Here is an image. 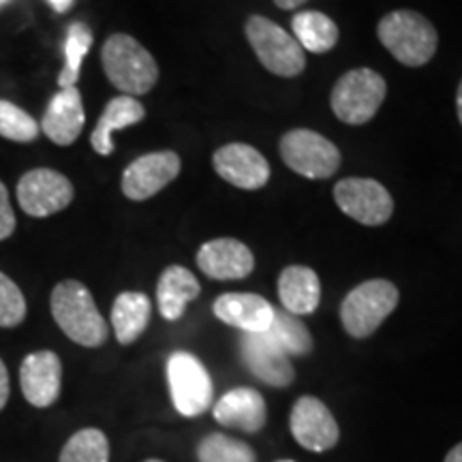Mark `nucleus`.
<instances>
[{
	"label": "nucleus",
	"instance_id": "1",
	"mask_svg": "<svg viewBox=\"0 0 462 462\" xmlns=\"http://www.w3.org/2000/svg\"><path fill=\"white\" fill-rule=\"evenodd\" d=\"M51 317L65 337L82 346H101L107 340V323L97 309L90 289L79 281L58 282L50 298Z\"/></svg>",
	"mask_w": 462,
	"mask_h": 462
},
{
	"label": "nucleus",
	"instance_id": "2",
	"mask_svg": "<svg viewBox=\"0 0 462 462\" xmlns=\"http://www.w3.org/2000/svg\"><path fill=\"white\" fill-rule=\"evenodd\" d=\"M101 62L107 79L123 95H146L159 79V65L154 56L129 34H112L103 43Z\"/></svg>",
	"mask_w": 462,
	"mask_h": 462
},
{
	"label": "nucleus",
	"instance_id": "3",
	"mask_svg": "<svg viewBox=\"0 0 462 462\" xmlns=\"http://www.w3.org/2000/svg\"><path fill=\"white\" fill-rule=\"evenodd\" d=\"M377 34L385 50L407 67L426 65L435 56L439 43L435 26L421 14L409 9L392 11L381 17Z\"/></svg>",
	"mask_w": 462,
	"mask_h": 462
},
{
	"label": "nucleus",
	"instance_id": "4",
	"mask_svg": "<svg viewBox=\"0 0 462 462\" xmlns=\"http://www.w3.org/2000/svg\"><path fill=\"white\" fill-rule=\"evenodd\" d=\"M398 298L401 293L396 285L385 279H373L354 287L340 304L345 332L354 338H368L394 313Z\"/></svg>",
	"mask_w": 462,
	"mask_h": 462
},
{
	"label": "nucleus",
	"instance_id": "5",
	"mask_svg": "<svg viewBox=\"0 0 462 462\" xmlns=\"http://www.w3.org/2000/svg\"><path fill=\"white\" fill-rule=\"evenodd\" d=\"M246 37L259 62L270 73L281 78H296L304 71L306 58L296 37L263 15H253L246 22Z\"/></svg>",
	"mask_w": 462,
	"mask_h": 462
},
{
	"label": "nucleus",
	"instance_id": "6",
	"mask_svg": "<svg viewBox=\"0 0 462 462\" xmlns=\"http://www.w3.org/2000/svg\"><path fill=\"white\" fill-rule=\"evenodd\" d=\"M385 99V79L373 69H354L332 90V109L346 125H364L374 118Z\"/></svg>",
	"mask_w": 462,
	"mask_h": 462
},
{
	"label": "nucleus",
	"instance_id": "7",
	"mask_svg": "<svg viewBox=\"0 0 462 462\" xmlns=\"http://www.w3.org/2000/svg\"><path fill=\"white\" fill-rule=\"evenodd\" d=\"M167 383L171 402L184 418H198L212 404V379L199 357L176 351L167 360Z\"/></svg>",
	"mask_w": 462,
	"mask_h": 462
},
{
	"label": "nucleus",
	"instance_id": "8",
	"mask_svg": "<svg viewBox=\"0 0 462 462\" xmlns=\"http://www.w3.org/2000/svg\"><path fill=\"white\" fill-rule=\"evenodd\" d=\"M281 157L289 170L310 180H323L337 173L340 152L330 140L309 129L289 131L281 140Z\"/></svg>",
	"mask_w": 462,
	"mask_h": 462
},
{
	"label": "nucleus",
	"instance_id": "9",
	"mask_svg": "<svg viewBox=\"0 0 462 462\" xmlns=\"http://www.w3.org/2000/svg\"><path fill=\"white\" fill-rule=\"evenodd\" d=\"M73 201V184L65 173L34 167L17 182V204L28 217L48 218Z\"/></svg>",
	"mask_w": 462,
	"mask_h": 462
},
{
	"label": "nucleus",
	"instance_id": "10",
	"mask_svg": "<svg viewBox=\"0 0 462 462\" xmlns=\"http://www.w3.org/2000/svg\"><path fill=\"white\" fill-rule=\"evenodd\" d=\"M334 199L346 217L362 225H383L394 212L390 190L371 178H345L334 187Z\"/></svg>",
	"mask_w": 462,
	"mask_h": 462
},
{
	"label": "nucleus",
	"instance_id": "11",
	"mask_svg": "<svg viewBox=\"0 0 462 462\" xmlns=\"http://www.w3.org/2000/svg\"><path fill=\"white\" fill-rule=\"evenodd\" d=\"M289 430L300 446L315 454L332 449L340 439L337 418L328 404L315 396L298 398L289 415Z\"/></svg>",
	"mask_w": 462,
	"mask_h": 462
},
{
	"label": "nucleus",
	"instance_id": "12",
	"mask_svg": "<svg viewBox=\"0 0 462 462\" xmlns=\"http://www.w3.org/2000/svg\"><path fill=\"white\" fill-rule=\"evenodd\" d=\"M180 157L171 150L135 159L123 173V193L131 201H146L163 190L180 173Z\"/></svg>",
	"mask_w": 462,
	"mask_h": 462
},
{
	"label": "nucleus",
	"instance_id": "13",
	"mask_svg": "<svg viewBox=\"0 0 462 462\" xmlns=\"http://www.w3.org/2000/svg\"><path fill=\"white\" fill-rule=\"evenodd\" d=\"M242 362L262 383L273 385V388H287L296 379L289 356L281 351L268 334H245L240 343Z\"/></svg>",
	"mask_w": 462,
	"mask_h": 462
},
{
	"label": "nucleus",
	"instance_id": "14",
	"mask_svg": "<svg viewBox=\"0 0 462 462\" xmlns=\"http://www.w3.org/2000/svg\"><path fill=\"white\" fill-rule=\"evenodd\" d=\"M212 161L218 176L238 189L255 190L270 180L268 161L248 143H227L217 150Z\"/></svg>",
	"mask_w": 462,
	"mask_h": 462
},
{
	"label": "nucleus",
	"instance_id": "15",
	"mask_svg": "<svg viewBox=\"0 0 462 462\" xmlns=\"http://www.w3.org/2000/svg\"><path fill=\"white\" fill-rule=\"evenodd\" d=\"M20 383L24 398L32 407H51L60 396L62 362L54 351H34L26 356L20 368Z\"/></svg>",
	"mask_w": 462,
	"mask_h": 462
},
{
	"label": "nucleus",
	"instance_id": "16",
	"mask_svg": "<svg viewBox=\"0 0 462 462\" xmlns=\"http://www.w3.org/2000/svg\"><path fill=\"white\" fill-rule=\"evenodd\" d=\"M198 265L201 273L215 281H240L253 273L255 257L240 240L217 238L201 245Z\"/></svg>",
	"mask_w": 462,
	"mask_h": 462
},
{
	"label": "nucleus",
	"instance_id": "17",
	"mask_svg": "<svg viewBox=\"0 0 462 462\" xmlns=\"http://www.w3.org/2000/svg\"><path fill=\"white\" fill-rule=\"evenodd\" d=\"M84 123L86 114L82 92L78 90V86H73V88H62L51 97L50 106L43 114L42 131L56 146H71L82 135Z\"/></svg>",
	"mask_w": 462,
	"mask_h": 462
},
{
	"label": "nucleus",
	"instance_id": "18",
	"mask_svg": "<svg viewBox=\"0 0 462 462\" xmlns=\"http://www.w3.org/2000/svg\"><path fill=\"white\" fill-rule=\"evenodd\" d=\"M212 310L217 319L245 334L265 332L274 317V306L257 293H223L215 300Z\"/></svg>",
	"mask_w": 462,
	"mask_h": 462
},
{
	"label": "nucleus",
	"instance_id": "19",
	"mask_svg": "<svg viewBox=\"0 0 462 462\" xmlns=\"http://www.w3.org/2000/svg\"><path fill=\"white\" fill-rule=\"evenodd\" d=\"M212 415L221 426L245 430L248 435L259 432L268 420L263 396L253 388H234L218 398Z\"/></svg>",
	"mask_w": 462,
	"mask_h": 462
},
{
	"label": "nucleus",
	"instance_id": "20",
	"mask_svg": "<svg viewBox=\"0 0 462 462\" xmlns=\"http://www.w3.org/2000/svg\"><path fill=\"white\" fill-rule=\"evenodd\" d=\"M279 298L291 315H313L321 302V282L313 268L289 265L279 276Z\"/></svg>",
	"mask_w": 462,
	"mask_h": 462
},
{
	"label": "nucleus",
	"instance_id": "21",
	"mask_svg": "<svg viewBox=\"0 0 462 462\" xmlns=\"http://www.w3.org/2000/svg\"><path fill=\"white\" fill-rule=\"evenodd\" d=\"M201 293L199 281L190 270L182 265H170L161 274L157 285L159 313L167 321H178L187 310L189 302H193Z\"/></svg>",
	"mask_w": 462,
	"mask_h": 462
},
{
	"label": "nucleus",
	"instance_id": "22",
	"mask_svg": "<svg viewBox=\"0 0 462 462\" xmlns=\"http://www.w3.org/2000/svg\"><path fill=\"white\" fill-rule=\"evenodd\" d=\"M146 118V109L135 97L123 95L116 97L107 103V107L103 109L99 123H97L95 131L90 135V143L95 148L97 154L101 157H109L114 152V142L112 135L116 131H123L126 126L142 123Z\"/></svg>",
	"mask_w": 462,
	"mask_h": 462
},
{
	"label": "nucleus",
	"instance_id": "23",
	"mask_svg": "<svg viewBox=\"0 0 462 462\" xmlns=\"http://www.w3.org/2000/svg\"><path fill=\"white\" fill-rule=\"evenodd\" d=\"M152 315V302L142 291H123L114 300L112 326L120 345H131L142 337Z\"/></svg>",
	"mask_w": 462,
	"mask_h": 462
},
{
	"label": "nucleus",
	"instance_id": "24",
	"mask_svg": "<svg viewBox=\"0 0 462 462\" xmlns=\"http://www.w3.org/2000/svg\"><path fill=\"white\" fill-rule=\"evenodd\" d=\"M291 26L300 48L313 54H326L338 42V26L319 11H300L293 15Z\"/></svg>",
	"mask_w": 462,
	"mask_h": 462
},
{
	"label": "nucleus",
	"instance_id": "25",
	"mask_svg": "<svg viewBox=\"0 0 462 462\" xmlns=\"http://www.w3.org/2000/svg\"><path fill=\"white\" fill-rule=\"evenodd\" d=\"M265 334L281 346L285 356L304 357L313 351V337H310L309 328L296 315L287 313V310L274 309L273 323H270Z\"/></svg>",
	"mask_w": 462,
	"mask_h": 462
},
{
	"label": "nucleus",
	"instance_id": "26",
	"mask_svg": "<svg viewBox=\"0 0 462 462\" xmlns=\"http://www.w3.org/2000/svg\"><path fill=\"white\" fill-rule=\"evenodd\" d=\"M92 48V32L82 22H73L67 31L65 39V67L58 75V86L62 88H73L78 84L79 73H82V62Z\"/></svg>",
	"mask_w": 462,
	"mask_h": 462
},
{
	"label": "nucleus",
	"instance_id": "27",
	"mask_svg": "<svg viewBox=\"0 0 462 462\" xmlns=\"http://www.w3.org/2000/svg\"><path fill=\"white\" fill-rule=\"evenodd\" d=\"M199 462H257V454L248 443L225 432H210L198 446Z\"/></svg>",
	"mask_w": 462,
	"mask_h": 462
},
{
	"label": "nucleus",
	"instance_id": "28",
	"mask_svg": "<svg viewBox=\"0 0 462 462\" xmlns=\"http://www.w3.org/2000/svg\"><path fill=\"white\" fill-rule=\"evenodd\" d=\"M60 462H109V441L99 429L78 430L60 452Z\"/></svg>",
	"mask_w": 462,
	"mask_h": 462
},
{
	"label": "nucleus",
	"instance_id": "29",
	"mask_svg": "<svg viewBox=\"0 0 462 462\" xmlns=\"http://www.w3.org/2000/svg\"><path fill=\"white\" fill-rule=\"evenodd\" d=\"M39 123L15 103L0 99V137L17 143H31L39 137Z\"/></svg>",
	"mask_w": 462,
	"mask_h": 462
},
{
	"label": "nucleus",
	"instance_id": "30",
	"mask_svg": "<svg viewBox=\"0 0 462 462\" xmlns=\"http://www.w3.org/2000/svg\"><path fill=\"white\" fill-rule=\"evenodd\" d=\"M26 319V300L22 289L0 273V328H15Z\"/></svg>",
	"mask_w": 462,
	"mask_h": 462
},
{
	"label": "nucleus",
	"instance_id": "31",
	"mask_svg": "<svg viewBox=\"0 0 462 462\" xmlns=\"http://www.w3.org/2000/svg\"><path fill=\"white\" fill-rule=\"evenodd\" d=\"M15 231V212L11 208L7 187L0 182V240L11 238V234Z\"/></svg>",
	"mask_w": 462,
	"mask_h": 462
},
{
	"label": "nucleus",
	"instance_id": "32",
	"mask_svg": "<svg viewBox=\"0 0 462 462\" xmlns=\"http://www.w3.org/2000/svg\"><path fill=\"white\" fill-rule=\"evenodd\" d=\"M9 401V371L5 366V362L0 360V411L5 409V404Z\"/></svg>",
	"mask_w": 462,
	"mask_h": 462
},
{
	"label": "nucleus",
	"instance_id": "33",
	"mask_svg": "<svg viewBox=\"0 0 462 462\" xmlns=\"http://www.w3.org/2000/svg\"><path fill=\"white\" fill-rule=\"evenodd\" d=\"M304 3H309V0H274L276 7H279V9H285V11H291V9L302 7Z\"/></svg>",
	"mask_w": 462,
	"mask_h": 462
},
{
	"label": "nucleus",
	"instance_id": "34",
	"mask_svg": "<svg viewBox=\"0 0 462 462\" xmlns=\"http://www.w3.org/2000/svg\"><path fill=\"white\" fill-rule=\"evenodd\" d=\"M443 462H462V441L458 443V446H454L452 449H449L446 460Z\"/></svg>",
	"mask_w": 462,
	"mask_h": 462
},
{
	"label": "nucleus",
	"instance_id": "35",
	"mask_svg": "<svg viewBox=\"0 0 462 462\" xmlns=\"http://www.w3.org/2000/svg\"><path fill=\"white\" fill-rule=\"evenodd\" d=\"M48 3L58 11V14H65V11L71 9L73 0H48Z\"/></svg>",
	"mask_w": 462,
	"mask_h": 462
},
{
	"label": "nucleus",
	"instance_id": "36",
	"mask_svg": "<svg viewBox=\"0 0 462 462\" xmlns=\"http://www.w3.org/2000/svg\"><path fill=\"white\" fill-rule=\"evenodd\" d=\"M456 107H458V120L462 125V82L458 86V95H456Z\"/></svg>",
	"mask_w": 462,
	"mask_h": 462
},
{
	"label": "nucleus",
	"instance_id": "37",
	"mask_svg": "<svg viewBox=\"0 0 462 462\" xmlns=\"http://www.w3.org/2000/svg\"><path fill=\"white\" fill-rule=\"evenodd\" d=\"M143 462H163V460H159V458H150V460H143Z\"/></svg>",
	"mask_w": 462,
	"mask_h": 462
},
{
	"label": "nucleus",
	"instance_id": "38",
	"mask_svg": "<svg viewBox=\"0 0 462 462\" xmlns=\"http://www.w3.org/2000/svg\"><path fill=\"white\" fill-rule=\"evenodd\" d=\"M7 3H9V0H0V7H5Z\"/></svg>",
	"mask_w": 462,
	"mask_h": 462
},
{
	"label": "nucleus",
	"instance_id": "39",
	"mask_svg": "<svg viewBox=\"0 0 462 462\" xmlns=\"http://www.w3.org/2000/svg\"><path fill=\"white\" fill-rule=\"evenodd\" d=\"M276 462H296V460H276Z\"/></svg>",
	"mask_w": 462,
	"mask_h": 462
}]
</instances>
